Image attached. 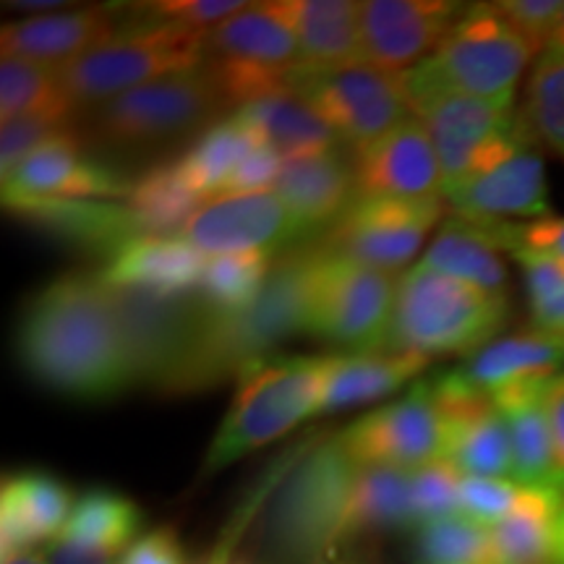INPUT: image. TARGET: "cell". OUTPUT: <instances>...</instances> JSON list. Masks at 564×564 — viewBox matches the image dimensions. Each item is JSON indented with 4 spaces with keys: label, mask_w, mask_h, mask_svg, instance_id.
<instances>
[{
    "label": "cell",
    "mask_w": 564,
    "mask_h": 564,
    "mask_svg": "<svg viewBox=\"0 0 564 564\" xmlns=\"http://www.w3.org/2000/svg\"><path fill=\"white\" fill-rule=\"evenodd\" d=\"M17 356L34 382L74 400H110L139 384L121 306L100 274H66L34 293Z\"/></svg>",
    "instance_id": "6da1fadb"
},
{
    "label": "cell",
    "mask_w": 564,
    "mask_h": 564,
    "mask_svg": "<svg viewBox=\"0 0 564 564\" xmlns=\"http://www.w3.org/2000/svg\"><path fill=\"white\" fill-rule=\"evenodd\" d=\"M312 251L299 249L278 259L264 291L241 312H209L202 303L178 364L162 392L181 394L209 390L232 373L264 361L270 350L295 333H306V285ZM202 301V299H199Z\"/></svg>",
    "instance_id": "7a4b0ae2"
},
{
    "label": "cell",
    "mask_w": 564,
    "mask_h": 564,
    "mask_svg": "<svg viewBox=\"0 0 564 564\" xmlns=\"http://www.w3.org/2000/svg\"><path fill=\"white\" fill-rule=\"evenodd\" d=\"M340 356H274L246 369L212 440L204 474H217L267 447L319 411Z\"/></svg>",
    "instance_id": "3957f363"
},
{
    "label": "cell",
    "mask_w": 564,
    "mask_h": 564,
    "mask_svg": "<svg viewBox=\"0 0 564 564\" xmlns=\"http://www.w3.org/2000/svg\"><path fill=\"white\" fill-rule=\"evenodd\" d=\"M535 51L512 30L494 3L468 6L432 55L405 74L408 102L423 95H463L478 100H514L520 76Z\"/></svg>",
    "instance_id": "277c9868"
},
{
    "label": "cell",
    "mask_w": 564,
    "mask_h": 564,
    "mask_svg": "<svg viewBox=\"0 0 564 564\" xmlns=\"http://www.w3.org/2000/svg\"><path fill=\"white\" fill-rule=\"evenodd\" d=\"M510 314L507 293L415 264L398 280L390 352H419L432 361L449 352H476L491 343Z\"/></svg>",
    "instance_id": "5b68a950"
},
{
    "label": "cell",
    "mask_w": 564,
    "mask_h": 564,
    "mask_svg": "<svg viewBox=\"0 0 564 564\" xmlns=\"http://www.w3.org/2000/svg\"><path fill=\"white\" fill-rule=\"evenodd\" d=\"M133 21L108 42L58 68L63 89L76 112L121 97L165 76L204 66L207 34L178 21L147 19L126 11Z\"/></svg>",
    "instance_id": "8992f818"
},
{
    "label": "cell",
    "mask_w": 564,
    "mask_h": 564,
    "mask_svg": "<svg viewBox=\"0 0 564 564\" xmlns=\"http://www.w3.org/2000/svg\"><path fill=\"white\" fill-rule=\"evenodd\" d=\"M225 110L220 91L199 66L89 108L79 139L105 150H158L204 133Z\"/></svg>",
    "instance_id": "52a82bcc"
},
{
    "label": "cell",
    "mask_w": 564,
    "mask_h": 564,
    "mask_svg": "<svg viewBox=\"0 0 564 564\" xmlns=\"http://www.w3.org/2000/svg\"><path fill=\"white\" fill-rule=\"evenodd\" d=\"M358 465L337 436L316 447L282 486L270 520V539L280 560L324 564L348 541V512Z\"/></svg>",
    "instance_id": "ba28073f"
},
{
    "label": "cell",
    "mask_w": 564,
    "mask_h": 564,
    "mask_svg": "<svg viewBox=\"0 0 564 564\" xmlns=\"http://www.w3.org/2000/svg\"><path fill=\"white\" fill-rule=\"evenodd\" d=\"M394 299V274L314 246L306 285V333L316 340L350 350V356L387 352Z\"/></svg>",
    "instance_id": "9c48e42d"
},
{
    "label": "cell",
    "mask_w": 564,
    "mask_h": 564,
    "mask_svg": "<svg viewBox=\"0 0 564 564\" xmlns=\"http://www.w3.org/2000/svg\"><path fill=\"white\" fill-rule=\"evenodd\" d=\"M411 112L423 123L440 158L444 194L502 165L535 139L514 100H478L463 95L415 97Z\"/></svg>",
    "instance_id": "30bf717a"
},
{
    "label": "cell",
    "mask_w": 564,
    "mask_h": 564,
    "mask_svg": "<svg viewBox=\"0 0 564 564\" xmlns=\"http://www.w3.org/2000/svg\"><path fill=\"white\" fill-rule=\"evenodd\" d=\"M299 66V42L272 3L246 6L207 34L204 70L232 112L291 89Z\"/></svg>",
    "instance_id": "8fae6325"
},
{
    "label": "cell",
    "mask_w": 564,
    "mask_h": 564,
    "mask_svg": "<svg viewBox=\"0 0 564 564\" xmlns=\"http://www.w3.org/2000/svg\"><path fill=\"white\" fill-rule=\"evenodd\" d=\"M291 89L356 152L413 116L400 74H387L366 61L299 66Z\"/></svg>",
    "instance_id": "7c38bea8"
},
{
    "label": "cell",
    "mask_w": 564,
    "mask_h": 564,
    "mask_svg": "<svg viewBox=\"0 0 564 564\" xmlns=\"http://www.w3.org/2000/svg\"><path fill=\"white\" fill-rule=\"evenodd\" d=\"M447 199L356 196L348 212L322 236L319 246L352 262L394 274L411 262L429 230L442 220Z\"/></svg>",
    "instance_id": "4fadbf2b"
},
{
    "label": "cell",
    "mask_w": 564,
    "mask_h": 564,
    "mask_svg": "<svg viewBox=\"0 0 564 564\" xmlns=\"http://www.w3.org/2000/svg\"><path fill=\"white\" fill-rule=\"evenodd\" d=\"M337 442L364 468L419 470L442 460L444 419L432 379H421L400 400L350 423Z\"/></svg>",
    "instance_id": "5bb4252c"
},
{
    "label": "cell",
    "mask_w": 564,
    "mask_h": 564,
    "mask_svg": "<svg viewBox=\"0 0 564 564\" xmlns=\"http://www.w3.org/2000/svg\"><path fill=\"white\" fill-rule=\"evenodd\" d=\"M131 186L133 181L108 162L82 152L79 131H70L3 175V207L24 215L53 202H116L129 199Z\"/></svg>",
    "instance_id": "9a60e30c"
},
{
    "label": "cell",
    "mask_w": 564,
    "mask_h": 564,
    "mask_svg": "<svg viewBox=\"0 0 564 564\" xmlns=\"http://www.w3.org/2000/svg\"><path fill=\"white\" fill-rule=\"evenodd\" d=\"M175 236L204 257L243 251L278 253L282 246L308 238L278 192L212 196Z\"/></svg>",
    "instance_id": "2e32d148"
},
{
    "label": "cell",
    "mask_w": 564,
    "mask_h": 564,
    "mask_svg": "<svg viewBox=\"0 0 564 564\" xmlns=\"http://www.w3.org/2000/svg\"><path fill=\"white\" fill-rule=\"evenodd\" d=\"M468 11L449 0H366L358 3L364 61L387 70L405 74L432 55L436 45Z\"/></svg>",
    "instance_id": "e0dca14e"
},
{
    "label": "cell",
    "mask_w": 564,
    "mask_h": 564,
    "mask_svg": "<svg viewBox=\"0 0 564 564\" xmlns=\"http://www.w3.org/2000/svg\"><path fill=\"white\" fill-rule=\"evenodd\" d=\"M444 419V455L465 478H512L507 423L494 400L465 390L449 371L432 379Z\"/></svg>",
    "instance_id": "ac0fdd59"
},
{
    "label": "cell",
    "mask_w": 564,
    "mask_h": 564,
    "mask_svg": "<svg viewBox=\"0 0 564 564\" xmlns=\"http://www.w3.org/2000/svg\"><path fill=\"white\" fill-rule=\"evenodd\" d=\"M356 194L387 199H444L440 158L426 129L411 116L356 152Z\"/></svg>",
    "instance_id": "d6986e66"
},
{
    "label": "cell",
    "mask_w": 564,
    "mask_h": 564,
    "mask_svg": "<svg viewBox=\"0 0 564 564\" xmlns=\"http://www.w3.org/2000/svg\"><path fill=\"white\" fill-rule=\"evenodd\" d=\"M455 215L476 223H514V217H552L546 165L539 147H528L494 171L476 175L444 194Z\"/></svg>",
    "instance_id": "ffe728a7"
},
{
    "label": "cell",
    "mask_w": 564,
    "mask_h": 564,
    "mask_svg": "<svg viewBox=\"0 0 564 564\" xmlns=\"http://www.w3.org/2000/svg\"><path fill=\"white\" fill-rule=\"evenodd\" d=\"M123 11L91 6L76 11H51L11 21L0 30L3 55L61 68L108 42L121 26L116 19Z\"/></svg>",
    "instance_id": "44dd1931"
},
{
    "label": "cell",
    "mask_w": 564,
    "mask_h": 564,
    "mask_svg": "<svg viewBox=\"0 0 564 564\" xmlns=\"http://www.w3.org/2000/svg\"><path fill=\"white\" fill-rule=\"evenodd\" d=\"M207 257L181 236H139L110 257L100 278L116 291L186 299L202 288Z\"/></svg>",
    "instance_id": "7402d4cb"
},
{
    "label": "cell",
    "mask_w": 564,
    "mask_h": 564,
    "mask_svg": "<svg viewBox=\"0 0 564 564\" xmlns=\"http://www.w3.org/2000/svg\"><path fill=\"white\" fill-rule=\"evenodd\" d=\"M274 192L312 238L333 228L356 202V165L343 147L285 160Z\"/></svg>",
    "instance_id": "603a6c76"
},
{
    "label": "cell",
    "mask_w": 564,
    "mask_h": 564,
    "mask_svg": "<svg viewBox=\"0 0 564 564\" xmlns=\"http://www.w3.org/2000/svg\"><path fill=\"white\" fill-rule=\"evenodd\" d=\"M74 505L68 486L45 470L6 476L0 491V554L13 556L58 539Z\"/></svg>",
    "instance_id": "cb8c5ba5"
},
{
    "label": "cell",
    "mask_w": 564,
    "mask_h": 564,
    "mask_svg": "<svg viewBox=\"0 0 564 564\" xmlns=\"http://www.w3.org/2000/svg\"><path fill=\"white\" fill-rule=\"evenodd\" d=\"M564 366V337L546 333H520L484 345L470 352L465 361L449 373L465 390L494 398L510 387L544 382L560 373Z\"/></svg>",
    "instance_id": "d4e9b609"
},
{
    "label": "cell",
    "mask_w": 564,
    "mask_h": 564,
    "mask_svg": "<svg viewBox=\"0 0 564 564\" xmlns=\"http://www.w3.org/2000/svg\"><path fill=\"white\" fill-rule=\"evenodd\" d=\"M301 51V66H345L364 61L358 3L350 0H274Z\"/></svg>",
    "instance_id": "484cf974"
},
{
    "label": "cell",
    "mask_w": 564,
    "mask_h": 564,
    "mask_svg": "<svg viewBox=\"0 0 564 564\" xmlns=\"http://www.w3.org/2000/svg\"><path fill=\"white\" fill-rule=\"evenodd\" d=\"M552 379V377H549ZM544 382H528L494 394L507 423L512 447V481L520 486H556L554 442L544 403Z\"/></svg>",
    "instance_id": "4316f807"
},
{
    "label": "cell",
    "mask_w": 564,
    "mask_h": 564,
    "mask_svg": "<svg viewBox=\"0 0 564 564\" xmlns=\"http://www.w3.org/2000/svg\"><path fill=\"white\" fill-rule=\"evenodd\" d=\"M232 116L257 137V141L272 147L282 160L343 147L337 133L293 89L274 91L270 97L243 105Z\"/></svg>",
    "instance_id": "83f0119b"
},
{
    "label": "cell",
    "mask_w": 564,
    "mask_h": 564,
    "mask_svg": "<svg viewBox=\"0 0 564 564\" xmlns=\"http://www.w3.org/2000/svg\"><path fill=\"white\" fill-rule=\"evenodd\" d=\"M429 358L419 352H371V356H340L329 377L316 415L350 411L377 403L426 371Z\"/></svg>",
    "instance_id": "f1b7e54d"
},
{
    "label": "cell",
    "mask_w": 564,
    "mask_h": 564,
    "mask_svg": "<svg viewBox=\"0 0 564 564\" xmlns=\"http://www.w3.org/2000/svg\"><path fill=\"white\" fill-rule=\"evenodd\" d=\"M423 267L468 282L489 293H507V267L502 249L489 230L468 217L453 215L442 223L434 243L421 259Z\"/></svg>",
    "instance_id": "f546056e"
},
{
    "label": "cell",
    "mask_w": 564,
    "mask_h": 564,
    "mask_svg": "<svg viewBox=\"0 0 564 564\" xmlns=\"http://www.w3.org/2000/svg\"><path fill=\"white\" fill-rule=\"evenodd\" d=\"M564 510V491L554 486H525L523 499L502 523L491 528L499 564H560L556 525Z\"/></svg>",
    "instance_id": "4dcf8cb0"
},
{
    "label": "cell",
    "mask_w": 564,
    "mask_h": 564,
    "mask_svg": "<svg viewBox=\"0 0 564 564\" xmlns=\"http://www.w3.org/2000/svg\"><path fill=\"white\" fill-rule=\"evenodd\" d=\"M415 528L411 470L364 468L352 486L348 541L364 533Z\"/></svg>",
    "instance_id": "1f68e13d"
},
{
    "label": "cell",
    "mask_w": 564,
    "mask_h": 564,
    "mask_svg": "<svg viewBox=\"0 0 564 564\" xmlns=\"http://www.w3.org/2000/svg\"><path fill=\"white\" fill-rule=\"evenodd\" d=\"M259 141L236 116H228L225 121H217L194 141V147L175 160L181 178L186 186L199 196V199H212L220 196L225 183L232 175L246 154H249Z\"/></svg>",
    "instance_id": "d6a6232c"
},
{
    "label": "cell",
    "mask_w": 564,
    "mask_h": 564,
    "mask_svg": "<svg viewBox=\"0 0 564 564\" xmlns=\"http://www.w3.org/2000/svg\"><path fill=\"white\" fill-rule=\"evenodd\" d=\"M21 116L76 118L58 68L24 58H0V121Z\"/></svg>",
    "instance_id": "836d02e7"
},
{
    "label": "cell",
    "mask_w": 564,
    "mask_h": 564,
    "mask_svg": "<svg viewBox=\"0 0 564 564\" xmlns=\"http://www.w3.org/2000/svg\"><path fill=\"white\" fill-rule=\"evenodd\" d=\"M199 196L181 178L175 162H162L133 181L126 204L147 236H173L202 207Z\"/></svg>",
    "instance_id": "e575fe53"
},
{
    "label": "cell",
    "mask_w": 564,
    "mask_h": 564,
    "mask_svg": "<svg viewBox=\"0 0 564 564\" xmlns=\"http://www.w3.org/2000/svg\"><path fill=\"white\" fill-rule=\"evenodd\" d=\"M141 512L123 494L95 489L76 499L74 510L61 535L79 544L118 554L139 533Z\"/></svg>",
    "instance_id": "d590c367"
},
{
    "label": "cell",
    "mask_w": 564,
    "mask_h": 564,
    "mask_svg": "<svg viewBox=\"0 0 564 564\" xmlns=\"http://www.w3.org/2000/svg\"><path fill=\"white\" fill-rule=\"evenodd\" d=\"M274 253L243 251L207 257L199 299L209 312H241L264 291V282L274 267Z\"/></svg>",
    "instance_id": "8d00e7d4"
},
{
    "label": "cell",
    "mask_w": 564,
    "mask_h": 564,
    "mask_svg": "<svg viewBox=\"0 0 564 564\" xmlns=\"http://www.w3.org/2000/svg\"><path fill=\"white\" fill-rule=\"evenodd\" d=\"M415 564H499L489 525L455 514L419 528Z\"/></svg>",
    "instance_id": "74e56055"
},
{
    "label": "cell",
    "mask_w": 564,
    "mask_h": 564,
    "mask_svg": "<svg viewBox=\"0 0 564 564\" xmlns=\"http://www.w3.org/2000/svg\"><path fill=\"white\" fill-rule=\"evenodd\" d=\"M520 112L533 137L564 160V58L535 61Z\"/></svg>",
    "instance_id": "f35d334b"
},
{
    "label": "cell",
    "mask_w": 564,
    "mask_h": 564,
    "mask_svg": "<svg viewBox=\"0 0 564 564\" xmlns=\"http://www.w3.org/2000/svg\"><path fill=\"white\" fill-rule=\"evenodd\" d=\"M512 257L525 274L533 329L564 337V270L544 253L514 251Z\"/></svg>",
    "instance_id": "ab89813d"
},
{
    "label": "cell",
    "mask_w": 564,
    "mask_h": 564,
    "mask_svg": "<svg viewBox=\"0 0 564 564\" xmlns=\"http://www.w3.org/2000/svg\"><path fill=\"white\" fill-rule=\"evenodd\" d=\"M463 474L453 463L436 460L411 470L415 528L440 523V520L460 514Z\"/></svg>",
    "instance_id": "60d3db41"
},
{
    "label": "cell",
    "mask_w": 564,
    "mask_h": 564,
    "mask_svg": "<svg viewBox=\"0 0 564 564\" xmlns=\"http://www.w3.org/2000/svg\"><path fill=\"white\" fill-rule=\"evenodd\" d=\"M476 223V220H474ZM489 230L494 243L507 253L533 251L554 259L564 270V217H544L528 223H478Z\"/></svg>",
    "instance_id": "b9f144b4"
},
{
    "label": "cell",
    "mask_w": 564,
    "mask_h": 564,
    "mask_svg": "<svg viewBox=\"0 0 564 564\" xmlns=\"http://www.w3.org/2000/svg\"><path fill=\"white\" fill-rule=\"evenodd\" d=\"M76 131L70 118L51 116H21L3 121L0 126V173L9 175L13 167L21 165L37 147Z\"/></svg>",
    "instance_id": "7bdbcfd3"
},
{
    "label": "cell",
    "mask_w": 564,
    "mask_h": 564,
    "mask_svg": "<svg viewBox=\"0 0 564 564\" xmlns=\"http://www.w3.org/2000/svg\"><path fill=\"white\" fill-rule=\"evenodd\" d=\"M523 494L525 486L512 478H463L460 514L494 528L514 512Z\"/></svg>",
    "instance_id": "ee69618b"
},
{
    "label": "cell",
    "mask_w": 564,
    "mask_h": 564,
    "mask_svg": "<svg viewBox=\"0 0 564 564\" xmlns=\"http://www.w3.org/2000/svg\"><path fill=\"white\" fill-rule=\"evenodd\" d=\"M243 9L246 3H238V0H167V3H139L133 6L131 13L147 19L178 21V24L209 32Z\"/></svg>",
    "instance_id": "f6af8a7d"
},
{
    "label": "cell",
    "mask_w": 564,
    "mask_h": 564,
    "mask_svg": "<svg viewBox=\"0 0 564 564\" xmlns=\"http://www.w3.org/2000/svg\"><path fill=\"white\" fill-rule=\"evenodd\" d=\"M494 6L510 21L512 30L533 47L535 55H541L562 17L564 0H502Z\"/></svg>",
    "instance_id": "bcb514c9"
},
{
    "label": "cell",
    "mask_w": 564,
    "mask_h": 564,
    "mask_svg": "<svg viewBox=\"0 0 564 564\" xmlns=\"http://www.w3.org/2000/svg\"><path fill=\"white\" fill-rule=\"evenodd\" d=\"M285 160L272 147L259 141L225 183L223 194H251V192H274V183L280 178Z\"/></svg>",
    "instance_id": "7dc6e473"
},
{
    "label": "cell",
    "mask_w": 564,
    "mask_h": 564,
    "mask_svg": "<svg viewBox=\"0 0 564 564\" xmlns=\"http://www.w3.org/2000/svg\"><path fill=\"white\" fill-rule=\"evenodd\" d=\"M118 564H188L183 554L178 535L171 528H158V531L141 535L126 549Z\"/></svg>",
    "instance_id": "c3c4849f"
},
{
    "label": "cell",
    "mask_w": 564,
    "mask_h": 564,
    "mask_svg": "<svg viewBox=\"0 0 564 564\" xmlns=\"http://www.w3.org/2000/svg\"><path fill=\"white\" fill-rule=\"evenodd\" d=\"M544 403H546L549 429H552V442H554L556 486L564 491V371L554 373V377L546 382Z\"/></svg>",
    "instance_id": "681fc988"
},
{
    "label": "cell",
    "mask_w": 564,
    "mask_h": 564,
    "mask_svg": "<svg viewBox=\"0 0 564 564\" xmlns=\"http://www.w3.org/2000/svg\"><path fill=\"white\" fill-rule=\"evenodd\" d=\"M112 560H116V554L70 541L66 535H58L47 546V562L51 564H112Z\"/></svg>",
    "instance_id": "f907efd6"
},
{
    "label": "cell",
    "mask_w": 564,
    "mask_h": 564,
    "mask_svg": "<svg viewBox=\"0 0 564 564\" xmlns=\"http://www.w3.org/2000/svg\"><path fill=\"white\" fill-rule=\"evenodd\" d=\"M539 58H564V9H562L560 21H556L554 26L552 40H549V45L544 47V53H541Z\"/></svg>",
    "instance_id": "816d5d0a"
},
{
    "label": "cell",
    "mask_w": 564,
    "mask_h": 564,
    "mask_svg": "<svg viewBox=\"0 0 564 564\" xmlns=\"http://www.w3.org/2000/svg\"><path fill=\"white\" fill-rule=\"evenodd\" d=\"M3 564H51V562H47V556L37 552V549H30V552L3 556Z\"/></svg>",
    "instance_id": "f5cc1de1"
},
{
    "label": "cell",
    "mask_w": 564,
    "mask_h": 564,
    "mask_svg": "<svg viewBox=\"0 0 564 564\" xmlns=\"http://www.w3.org/2000/svg\"><path fill=\"white\" fill-rule=\"evenodd\" d=\"M11 9L13 11H40V9H63V6L51 3V0H47V3H30V0H26V3H11Z\"/></svg>",
    "instance_id": "db71d44e"
},
{
    "label": "cell",
    "mask_w": 564,
    "mask_h": 564,
    "mask_svg": "<svg viewBox=\"0 0 564 564\" xmlns=\"http://www.w3.org/2000/svg\"><path fill=\"white\" fill-rule=\"evenodd\" d=\"M556 562L564 564V510H562L560 525H556Z\"/></svg>",
    "instance_id": "11a10c76"
},
{
    "label": "cell",
    "mask_w": 564,
    "mask_h": 564,
    "mask_svg": "<svg viewBox=\"0 0 564 564\" xmlns=\"http://www.w3.org/2000/svg\"><path fill=\"white\" fill-rule=\"evenodd\" d=\"M212 564H228V562H225V560H220V556H217V560L212 562ZM238 564H243V562H238Z\"/></svg>",
    "instance_id": "9f6ffc18"
}]
</instances>
